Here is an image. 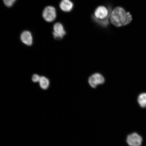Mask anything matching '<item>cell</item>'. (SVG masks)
<instances>
[{
	"mask_svg": "<svg viewBox=\"0 0 146 146\" xmlns=\"http://www.w3.org/2000/svg\"><path fill=\"white\" fill-rule=\"evenodd\" d=\"M93 19L96 22L98 23L101 26L104 27H106L108 26L109 24V21L108 20V18H106V19H98L96 18L94 16L93 17Z\"/></svg>",
	"mask_w": 146,
	"mask_h": 146,
	"instance_id": "8fae6325",
	"label": "cell"
},
{
	"mask_svg": "<svg viewBox=\"0 0 146 146\" xmlns=\"http://www.w3.org/2000/svg\"><path fill=\"white\" fill-rule=\"evenodd\" d=\"M42 16L44 19L47 22H52L54 21L56 17V9L52 6L45 7L43 11Z\"/></svg>",
	"mask_w": 146,
	"mask_h": 146,
	"instance_id": "7a4b0ae2",
	"label": "cell"
},
{
	"mask_svg": "<svg viewBox=\"0 0 146 146\" xmlns=\"http://www.w3.org/2000/svg\"><path fill=\"white\" fill-rule=\"evenodd\" d=\"M40 78L41 76L39 75L36 74H34L32 76V81L34 83H39Z\"/></svg>",
	"mask_w": 146,
	"mask_h": 146,
	"instance_id": "4fadbf2b",
	"label": "cell"
},
{
	"mask_svg": "<svg viewBox=\"0 0 146 146\" xmlns=\"http://www.w3.org/2000/svg\"><path fill=\"white\" fill-rule=\"evenodd\" d=\"M138 102L141 107H146V93H142L139 96Z\"/></svg>",
	"mask_w": 146,
	"mask_h": 146,
	"instance_id": "30bf717a",
	"label": "cell"
},
{
	"mask_svg": "<svg viewBox=\"0 0 146 146\" xmlns=\"http://www.w3.org/2000/svg\"><path fill=\"white\" fill-rule=\"evenodd\" d=\"M74 4L70 0H62L60 4V9L65 12H69L72 10Z\"/></svg>",
	"mask_w": 146,
	"mask_h": 146,
	"instance_id": "ba28073f",
	"label": "cell"
},
{
	"mask_svg": "<svg viewBox=\"0 0 146 146\" xmlns=\"http://www.w3.org/2000/svg\"><path fill=\"white\" fill-rule=\"evenodd\" d=\"M111 23L115 26L120 27L129 24L132 20L130 13L126 12L121 7H116L110 15Z\"/></svg>",
	"mask_w": 146,
	"mask_h": 146,
	"instance_id": "6da1fadb",
	"label": "cell"
},
{
	"mask_svg": "<svg viewBox=\"0 0 146 146\" xmlns=\"http://www.w3.org/2000/svg\"><path fill=\"white\" fill-rule=\"evenodd\" d=\"M39 83L40 87L44 90H47L50 86V81L48 78L44 76H41Z\"/></svg>",
	"mask_w": 146,
	"mask_h": 146,
	"instance_id": "9c48e42d",
	"label": "cell"
},
{
	"mask_svg": "<svg viewBox=\"0 0 146 146\" xmlns=\"http://www.w3.org/2000/svg\"><path fill=\"white\" fill-rule=\"evenodd\" d=\"M110 12L106 7L100 6L96 8L94 12V17L98 19H104L108 18Z\"/></svg>",
	"mask_w": 146,
	"mask_h": 146,
	"instance_id": "8992f818",
	"label": "cell"
},
{
	"mask_svg": "<svg viewBox=\"0 0 146 146\" xmlns=\"http://www.w3.org/2000/svg\"><path fill=\"white\" fill-rule=\"evenodd\" d=\"M16 0H3V3L5 6L11 7L13 6Z\"/></svg>",
	"mask_w": 146,
	"mask_h": 146,
	"instance_id": "7c38bea8",
	"label": "cell"
},
{
	"mask_svg": "<svg viewBox=\"0 0 146 146\" xmlns=\"http://www.w3.org/2000/svg\"><path fill=\"white\" fill-rule=\"evenodd\" d=\"M53 35L54 39L56 40L62 39L66 34L63 25L59 23L54 24L53 27Z\"/></svg>",
	"mask_w": 146,
	"mask_h": 146,
	"instance_id": "277c9868",
	"label": "cell"
},
{
	"mask_svg": "<svg viewBox=\"0 0 146 146\" xmlns=\"http://www.w3.org/2000/svg\"><path fill=\"white\" fill-rule=\"evenodd\" d=\"M142 139L137 133H132L127 136V141L130 146H140L141 145Z\"/></svg>",
	"mask_w": 146,
	"mask_h": 146,
	"instance_id": "5b68a950",
	"label": "cell"
},
{
	"mask_svg": "<svg viewBox=\"0 0 146 146\" xmlns=\"http://www.w3.org/2000/svg\"><path fill=\"white\" fill-rule=\"evenodd\" d=\"M105 82L104 78L99 73L92 74L89 77L88 80L89 85L93 88H96L98 85L103 84Z\"/></svg>",
	"mask_w": 146,
	"mask_h": 146,
	"instance_id": "3957f363",
	"label": "cell"
},
{
	"mask_svg": "<svg viewBox=\"0 0 146 146\" xmlns=\"http://www.w3.org/2000/svg\"><path fill=\"white\" fill-rule=\"evenodd\" d=\"M21 41L22 42L29 46L32 45L33 43V37L31 32L28 31H24L20 36Z\"/></svg>",
	"mask_w": 146,
	"mask_h": 146,
	"instance_id": "52a82bcc",
	"label": "cell"
}]
</instances>
